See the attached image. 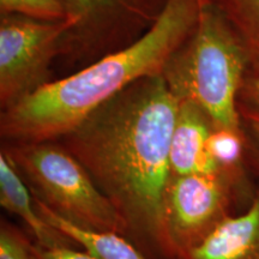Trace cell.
<instances>
[{"label": "cell", "instance_id": "obj_1", "mask_svg": "<svg viewBox=\"0 0 259 259\" xmlns=\"http://www.w3.org/2000/svg\"><path fill=\"white\" fill-rule=\"evenodd\" d=\"M180 101L162 74L132 83L60 138L124 220L134 239L174 258L164 194Z\"/></svg>", "mask_w": 259, "mask_h": 259}, {"label": "cell", "instance_id": "obj_2", "mask_svg": "<svg viewBox=\"0 0 259 259\" xmlns=\"http://www.w3.org/2000/svg\"><path fill=\"white\" fill-rule=\"evenodd\" d=\"M200 8L202 0H168L154 27L132 46L56 78L2 111L3 144L59 141L132 83L162 74L196 28Z\"/></svg>", "mask_w": 259, "mask_h": 259}, {"label": "cell", "instance_id": "obj_3", "mask_svg": "<svg viewBox=\"0 0 259 259\" xmlns=\"http://www.w3.org/2000/svg\"><path fill=\"white\" fill-rule=\"evenodd\" d=\"M251 58L215 6L202 0L196 28L164 65L162 77L179 101H190L216 128L242 130L238 97Z\"/></svg>", "mask_w": 259, "mask_h": 259}, {"label": "cell", "instance_id": "obj_4", "mask_svg": "<svg viewBox=\"0 0 259 259\" xmlns=\"http://www.w3.org/2000/svg\"><path fill=\"white\" fill-rule=\"evenodd\" d=\"M29 189L66 221L96 232L128 238L127 227L88 170L59 142L3 144Z\"/></svg>", "mask_w": 259, "mask_h": 259}, {"label": "cell", "instance_id": "obj_5", "mask_svg": "<svg viewBox=\"0 0 259 259\" xmlns=\"http://www.w3.org/2000/svg\"><path fill=\"white\" fill-rule=\"evenodd\" d=\"M72 25L61 41L65 76L125 50L154 27L168 0H63ZM61 78V77H60Z\"/></svg>", "mask_w": 259, "mask_h": 259}, {"label": "cell", "instance_id": "obj_6", "mask_svg": "<svg viewBox=\"0 0 259 259\" xmlns=\"http://www.w3.org/2000/svg\"><path fill=\"white\" fill-rule=\"evenodd\" d=\"M248 192V177L225 171L170 176L164 225L174 259L186 255L233 215L234 204Z\"/></svg>", "mask_w": 259, "mask_h": 259}, {"label": "cell", "instance_id": "obj_7", "mask_svg": "<svg viewBox=\"0 0 259 259\" xmlns=\"http://www.w3.org/2000/svg\"><path fill=\"white\" fill-rule=\"evenodd\" d=\"M72 21L42 22L0 15V107L10 108L52 80Z\"/></svg>", "mask_w": 259, "mask_h": 259}, {"label": "cell", "instance_id": "obj_8", "mask_svg": "<svg viewBox=\"0 0 259 259\" xmlns=\"http://www.w3.org/2000/svg\"><path fill=\"white\" fill-rule=\"evenodd\" d=\"M215 126L198 106L180 101L170 141L171 176L221 171L208 153V139Z\"/></svg>", "mask_w": 259, "mask_h": 259}, {"label": "cell", "instance_id": "obj_9", "mask_svg": "<svg viewBox=\"0 0 259 259\" xmlns=\"http://www.w3.org/2000/svg\"><path fill=\"white\" fill-rule=\"evenodd\" d=\"M181 259H259V189L244 211L223 220Z\"/></svg>", "mask_w": 259, "mask_h": 259}, {"label": "cell", "instance_id": "obj_10", "mask_svg": "<svg viewBox=\"0 0 259 259\" xmlns=\"http://www.w3.org/2000/svg\"><path fill=\"white\" fill-rule=\"evenodd\" d=\"M0 204L25 223L37 245L45 248L77 247L73 241L42 218L34 194L14 162L3 150L0 153Z\"/></svg>", "mask_w": 259, "mask_h": 259}, {"label": "cell", "instance_id": "obj_11", "mask_svg": "<svg viewBox=\"0 0 259 259\" xmlns=\"http://www.w3.org/2000/svg\"><path fill=\"white\" fill-rule=\"evenodd\" d=\"M34 199L42 218L92 257L96 259H148L126 236L118 233L90 231L72 225L52 211L36 197Z\"/></svg>", "mask_w": 259, "mask_h": 259}, {"label": "cell", "instance_id": "obj_12", "mask_svg": "<svg viewBox=\"0 0 259 259\" xmlns=\"http://www.w3.org/2000/svg\"><path fill=\"white\" fill-rule=\"evenodd\" d=\"M234 29L251 58L259 64V0H206Z\"/></svg>", "mask_w": 259, "mask_h": 259}, {"label": "cell", "instance_id": "obj_13", "mask_svg": "<svg viewBox=\"0 0 259 259\" xmlns=\"http://www.w3.org/2000/svg\"><path fill=\"white\" fill-rule=\"evenodd\" d=\"M206 148L220 170L248 177V148L244 130L234 131L215 127L208 139Z\"/></svg>", "mask_w": 259, "mask_h": 259}, {"label": "cell", "instance_id": "obj_14", "mask_svg": "<svg viewBox=\"0 0 259 259\" xmlns=\"http://www.w3.org/2000/svg\"><path fill=\"white\" fill-rule=\"evenodd\" d=\"M0 15H16L42 22L67 21L63 0H0Z\"/></svg>", "mask_w": 259, "mask_h": 259}, {"label": "cell", "instance_id": "obj_15", "mask_svg": "<svg viewBox=\"0 0 259 259\" xmlns=\"http://www.w3.org/2000/svg\"><path fill=\"white\" fill-rule=\"evenodd\" d=\"M32 244L19 229L3 221L0 227V259H32Z\"/></svg>", "mask_w": 259, "mask_h": 259}, {"label": "cell", "instance_id": "obj_16", "mask_svg": "<svg viewBox=\"0 0 259 259\" xmlns=\"http://www.w3.org/2000/svg\"><path fill=\"white\" fill-rule=\"evenodd\" d=\"M241 125L248 148V164L259 177V115L247 109L239 108Z\"/></svg>", "mask_w": 259, "mask_h": 259}, {"label": "cell", "instance_id": "obj_17", "mask_svg": "<svg viewBox=\"0 0 259 259\" xmlns=\"http://www.w3.org/2000/svg\"><path fill=\"white\" fill-rule=\"evenodd\" d=\"M238 107L259 115V64H251L246 72L239 93Z\"/></svg>", "mask_w": 259, "mask_h": 259}, {"label": "cell", "instance_id": "obj_18", "mask_svg": "<svg viewBox=\"0 0 259 259\" xmlns=\"http://www.w3.org/2000/svg\"><path fill=\"white\" fill-rule=\"evenodd\" d=\"M31 251L32 259H96L78 247L45 248L34 242Z\"/></svg>", "mask_w": 259, "mask_h": 259}]
</instances>
